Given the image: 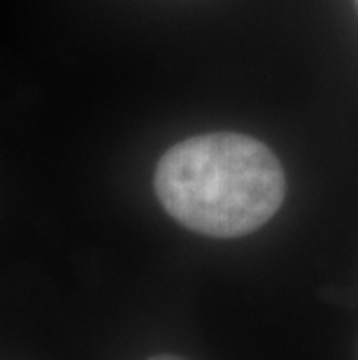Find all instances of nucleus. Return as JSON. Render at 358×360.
Wrapping results in <instances>:
<instances>
[{"instance_id": "1", "label": "nucleus", "mask_w": 358, "mask_h": 360, "mask_svg": "<svg viewBox=\"0 0 358 360\" xmlns=\"http://www.w3.org/2000/svg\"><path fill=\"white\" fill-rule=\"evenodd\" d=\"M154 188L177 224L231 240L275 217L286 195V177L275 151L256 137L205 133L165 151Z\"/></svg>"}, {"instance_id": "2", "label": "nucleus", "mask_w": 358, "mask_h": 360, "mask_svg": "<svg viewBox=\"0 0 358 360\" xmlns=\"http://www.w3.org/2000/svg\"><path fill=\"white\" fill-rule=\"evenodd\" d=\"M147 360H186V358H179V356H170V354H161V356H151Z\"/></svg>"}, {"instance_id": "3", "label": "nucleus", "mask_w": 358, "mask_h": 360, "mask_svg": "<svg viewBox=\"0 0 358 360\" xmlns=\"http://www.w3.org/2000/svg\"><path fill=\"white\" fill-rule=\"evenodd\" d=\"M356 5H358V0H356Z\"/></svg>"}]
</instances>
